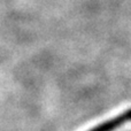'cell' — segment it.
I'll list each match as a JSON object with an SVG mask.
<instances>
[{
	"instance_id": "obj_1",
	"label": "cell",
	"mask_w": 131,
	"mask_h": 131,
	"mask_svg": "<svg viewBox=\"0 0 131 131\" xmlns=\"http://www.w3.org/2000/svg\"><path fill=\"white\" fill-rule=\"evenodd\" d=\"M128 122H131V108L124 111L122 114L111 118V120H107L105 122L100 123V124L95 125L94 128L88 131H114L118 127H121V125L125 124Z\"/></svg>"
}]
</instances>
